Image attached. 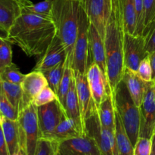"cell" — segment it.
Returning a JSON list of instances; mask_svg holds the SVG:
<instances>
[{
    "mask_svg": "<svg viewBox=\"0 0 155 155\" xmlns=\"http://www.w3.org/2000/svg\"><path fill=\"white\" fill-rule=\"evenodd\" d=\"M51 16L22 12L5 37L29 57H42L55 37Z\"/></svg>",
    "mask_w": 155,
    "mask_h": 155,
    "instance_id": "1",
    "label": "cell"
},
{
    "mask_svg": "<svg viewBox=\"0 0 155 155\" xmlns=\"http://www.w3.org/2000/svg\"><path fill=\"white\" fill-rule=\"evenodd\" d=\"M125 28L119 0H110L104 35L107 61V80L110 90H114L122 80L124 70Z\"/></svg>",
    "mask_w": 155,
    "mask_h": 155,
    "instance_id": "2",
    "label": "cell"
},
{
    "mask_svg": "<svg viewBox=\"0 0 155 155\" xmlns=\"http://www.w3.org/2000/svg\"><path fill=\"white\" fill-rule=\"evenodd\" d=\"M80 0H52L51 18L57 35L64 45L67 58L72 63L73 51L78 33Z\"/></svg>",
    "mask_w": 155,
    "mask_h": 155,
    "instance_id": "3",
    "label": "cell"
},
{
    "mask_svg": "<svg viewBox=\"0 0 155 155\" xmlns=\"http://www.w3.org/2000/svg\"><path fill=\"white\" fill-rule=\"evenodd\" d=\"M114 104L120 117L126 132L134 146L139 138L140 110L135 104L124 80H121L112 91Z\"/></svg>",
    "mask_w": 155,
    "mask_h": 155,
    "instance_id": "4",
    "label": "cell"
},
{
    "mask_svg": "<svg viewBox=\"0 0 155 155\" xmlns=\"http://www.w3.org/2000/svg\"><path fill=\"white\" fill-rule=\"evenodd\" d=\"M89 25L90 21L82 2L79 9L78 33L74 45L71 63V67L74 72H80L86 74L88 68L92 63L89 52Z\"/></svg>",
    "mask_w": 155,
    "mask_h": 155,
    "instance_id": "5",
    "label": "cell"
},
{
    "mask_svg": "<svg viewBox=\"0 0 155 155\" xmlns=\"http://www.w3.org/2000/svg\"><path fill=\"white\" fill-rule=\"evenodd\" d=\"M17 121L19 127L20 147L24 148L27 155H34L40 138L37 107L32 103L21 110Z\"/></svg>",
    "mask_w": 155,
    "mask_h": 155,
    "instance_id": "6",
    "label": "cell"
},
{
    "mask_svg": "<svg viewBox=\"0 0 155 155\" xmlns=\"http://www.w3.org/2000/svg\"><path fill=\"white\" fill-rule=\"evenodd\" d=\"M85 133L96 142L102 155H118L114 130L104 128L100 123L98 111L85 121Z\"/></svg>",
    "mask_w": 155,
    "mask_h": 155,
    "instance_id": "7",
    "label": "cell"
},
{
    "mask_svg": "<svg viewBox=\"0 0 155 155\" xmlns=\"http://www.w3.org/2000/svg\"><path fill=\"white\" fill-rule=\"evenodd\" d=\"M37 116L40 138L48 139L66 114L60 101L55 100L37 107Z\"/></svg>",
    "mask_w": 155,
    "mask_h": 155,
    "instance_id": "8",
    "label": "cell"
},
{
    "mask_svg": "<svg viewBox=\"0 0 155 155\" xmlns=\"http://www.w3.org/2000/svg\"><path fill=\"white\" fill-rule=\"evenodd\" d=\"M140 110L139 137L151 139L155 131V82L147 83L146 91Z\"/></svg>",
    "mask_w": 155,
    "mask_h": 155,
    "instance_id": "9",
    "label": "cell"
},
{
    "mask_svg": "<svg viewBox=\"0 0 155 155\" xmlns=\"http://www.w3.org/2000/svg\"><path fill=\"white\" fill-rule=\"evenodd\" d=\"M149 54L145 48L143 36L125 33L124 38V67L137 72L139 64Z\"/></svg>",
    "mask_w": 155,
    "mask_h": 155,
    "instance_id": "10",
    "label": "cell"
},
{
    "mask_svg": "<svg viewBox=\"0 0 155 155\" xmlns=\"http://www.w3.org/2000/svg\"><path fill=\"white\" fill-rule=\"evenodd\" d=\"M56 155H102L92 137L83 136L58 142Z\"/></svg>",
    "mask_w": 155,
    "mask_h": 155,
    "instance_id": "11",
    "label": "cell"
},
{
    "mask_svg": "<svg viewBox=\"0 0 155 155\" xmlns=\"http://www.w3.org/2000/svg\"><path fill=\"white\" fill-rule=\"evenodd\" d=\"M74 77L80 113L84 125L85 121L96 113L97 107L91 94L86 74L80 72H74Z\"/></svg>",
    "mask_w": 155,
    "mask_h": 155,
    "instance_id": "12",
    "label": "cell"
},
{
    "mask_svg": "<svg viewBox=\"0 0 155 155\" xmlns=\"http://www.w3.org/2000/svg\"><path fill=\"white\" fill-rule=\"evenodd\" d=\"M88 83L92 98L98 107L107 94H111L108 81L97 64L92 61L88 68Z\"/></svg>",
    "mask_w": 155,
    "mask_h": 155,
    "instance_id": "13",
    "label": "cell"
},
{
    "mask_svg": "<svg viewBox=\"0 0 155 155\" xmlns=\"http://www.w3.org/2000/svg\"><path fill=\"white\" fill-rule=\"evenodd\" d=\"M21 86L23 91V97L20 111L32 104L36 95L45 86H48V84L42 72L33 71L30 74H26Z\"/></svg>",
    "mask_w": 155,
    "mask_h": 155,
    "instance_id": "14",
    "label": "cell"
},
{
    "mask_svg": "<svg viewBox=\"0 0 155 155\" xmlns=\"http://www.w3.org/2000/svg\"><path fill=\"white\" fill-rule=\"evenodd\" d=\"M30 0H0V33L5 36Z\"/></svg>",
    "mask_w": 155,
    "mask_h": 155,
    "instance_id": "15",
    "label": "cell"
},
{
    "mask_svg": "<svg viewBox=\"0 0 155 155\" xmlns=\"http://www.w3.org/2000/svg\"><path fill=\"white\" fill-rule=\"evenodd\" d=\"M67 58V51L64 45L56 35L51 43L47 48L45 54L39 58L34 71L44 72L64 62Z\"/></svg>",
    "mask_w": 155,
    "mask_h": 155,
    "instance_id": "16",
    "label": "cell"
},
{
    "mask_svg": "<svg viewBox=\"0 0 155 155\" xmlns=\"http://www.w3.org/2000/svg\"><path fill=\"white\" fill-rule=\"evenodd\" d=\"M89 39L91 61L98 64L106 78L107 79V61L104 40L97 30L96 27L91 23L89 30Z\"/></svg>",
    "mask_w": 155,
    "mask_h": 155,
    "instance_id": "17",
    "label": "cell"
},
{
    "mask_svg": "<svg viewBox=\"0 0 155 155\" xmlns=\"http://www.w3.org/2000/svg\"><path fill=\"white\" fill-rule=\"evenodd\" d=\"M122 80L127 85L129 92L135 104L139 107L145 96L148 82L142 80L137 72L127 68L124 70Z\"/></svg>",
    "mask_w": 155,
    "mask_h": 155,
    "instance_id": "18",
    "label": "cell"
},
{
    "mask_svg": "<svg viewBox=\"0 0 155 155\" xmlns=\"http://www.w3.org/2000/svg\"><path fill=\"white\" fill-rule=\"evenodd\" d=\"M64 109L65 114L69 119L72 120L75 122L77 127L81 130L83 134L86 136L85 133V128L83 125V120H82L81 113H80V104H79L78 97H77V89H76L75 77L72 82L71 88L67 94L66 98H65L64 104Z\"/></svg>",
    "mask_w": 155,
    "mask_h": 155,
    "instance_id": "19",
    "label": "cell"
},
{
    "mask_svg": "<svg viewBox=\"0 0 155 155\" xmlns=\"http://www.w3.org/2000/svg\"><path fill=\"white\" fill-rule=\"evenodd\" d=\"M0 126L8 148L9 155L15 154L20 147L19 127L17 120L0 116Z\"/></svg>",
    "mask_w": 155,
    "mask_h": 155,
    "instance_id": "20",
    "label": "cell"
},
{
    "mask_svg": "<svg viewBox=\"0 0 155 155\" xmlns=\"http://www.w3.org/2000/svg\"><path fill=\"white\" fill-rule=\"evenodd\" d=\"M85 136L77 124L67 116L64 117L48 139L59 142L73 138Z\"/></svg>",
    "mask_w": 155,
    "mask_h": 155,
    "instance_id": "21",
    "label": "cell"
},
{
    "mask_svg": "<svg viewBox=\"0 0 155 155\" xmlns=\"http://www.w3.org/2000/svg\"><path fill=\"white\" fill-rule=\"evenodd\" d=\"M115 139L118 155H133L134 146L132 144L120 117L115 109Z\"/></svg>",
    "mask_w": 155,
    "mask_h": 155,
    "instance_id": "22",
    "label": "cell"
},
{
    "mask_svg": "<svg viewBox=\"0 0 155 155\" xmlns=\"http://www.w3.org/2000/svg\"><path fill=\"white\" fill-rule=\"evenodd\" d=\"M97 111L101 126L104 128L115 130V107L112 93L106 95L97 107Z\"/></svg>",
    "mask_w": 155,
    "mask_h": 155,
    "instance_id": "23",
    "label": "cell"
},
{
    "mask_svg": "<svg viewBox=\"0 0 155 155\" xmlns=\"http://www.w3.org/2000/svg\"><path fill=\"white\" fill-rule=\"evenodd\" d=\"M124 20L125 32L134 34L136 29V14L135 0H119Z\"/></svg>",
    "mask_w": 155,
    "mask_h": 155,
    "instance_id": "24",
    "label": "cell"
},
{
    "mask_svg": "<svg viewBox=\"0 0 155 155\" xmlns=\"http://www.w3.org/2000/svg\"><path fill=\"white\" fill-rule=\"evenodd\" d=\"M74 79V71L71 67V61L68 58L65 59L64 61V69L63 75H62L61 80L60 82V85L58 91V101L63 106L64 104L65 98H66L67 94L71 88L72 82Z\"/></svg>",
    "mask_w": 155,
    "mask_h": 155,
    "instance_id": "25",
    "label": "cell"
},
{
    "mask_svg": "<svg viewBox=\"0 0 155 155\" xmlns=\"http://www.w3.org/2000/svg\"><path fill=\"white\" fill-rule=\"evenodd\" d=\"M0 84L9 101L19 112L23 97V91L21 84H15L2 80H0Z\"/></svg>",
    "mask_w": 155,
    "mask_h": 155,
    "instance_id": "26",
    "label": "cell"
},
{
    "mask_svg": "<svg viewBox=\"0 0 155 155\" xmlns=\"http://www.w3.org/2000/svg\"><path fill=\"white\" fill-rule=\"evenodd\" d=\"M64 61L61 62L48 71L42 72V74L46 78L48 86L56 94L58 93V91L59 85H60V82L61 80L62 75H63L64 69Z\"/></svg>",
    "mask_w": 155,
    "mask_h": 155,
    "instance_id": "27",
    "label": "cell"
},
{
    "mask_svg": "<svg viewBox=\"0 0 155 155\" xmlns=\"http://www.w3.org/2000/svg\"><path fill=\"white\" fill-rule=\"evenodd\" d=\"M25 75L21 73L16 64H12L5 67L0 71V80L15 84H21Z\"/></svg>",
    "mask_w": 155,
    "mask_h": 155,
    "instance_id": "28",
    "label": "cell"
},
{
    "mask_svg": "<svg viewBox=\"0 0 155 155\" xmlns=\"http://www.w3.org/2000/svg\"><path fill=\"white\" fill-rule=\"evenodd\" d=\"M19 112L9 101L0 84V116L17 120Z\"/></svg>",
    "mask_w": 155,
    "mask_h": 155,
    "instance_id": "29",
    "label": "cell"
},
{
    "mask_svg": "<svg viewBox=\"0 0 155 155\" xmlns=\"http://www.w3.org/2000/svg\"><path fill=\"white\" fill-rule=\"evenodd\" d=\"M11 44L4 36L0 35V71L13 63Z\"/></svg>",
    "mask_w": 155,
    "mask_h": 155,
    "instance_id": "30",
    "label": "cell"
},
{
    "mask_svg": "<svg viewBox=\"0 0 155 155\" xmlns=\"http://www.w3.org/2000/svg\"><path fill=\"white\" fill-rule=\"evenodd\" d=\"M51 9H52V0H44L36 4L32 2L31 4L24 6L22 12L51 16Z\"/></svg>",
    "mask_w": 155,
    "mask_h": 155,
    "instance_id": "31",
    "label": "cell"
},
{
    "mask_svg": "<svg viewBox=\"0 0 155 155\" xmlns=\"http://www.w3.org/2000/svg\"><path fill=\"white\" fill-rule=\"evenodd\" d=\"M58 142L46 138H39L34 155H56Z\"/></svg>",
    "mask_w": 155,
    "mask_h": 155,
    "instance_id": "32",
    "label": "cell"
},
{
    "mask_svg": "<svg viewBox=\"0 0 155 155\" xmlns=\"http://www.w3.org/2000/svg\"><path fill=\"white\" fill-rule=\"evenodd\" d=\"M55 100H58V95L48 86L42 89L34 98L33 104L36 107L44 105Z\"/></svg>",
    "mask_w": 155,
    "mask_h": 155,
    "instance_id": "33",
    "label": "cell"
},
{
    "mask_svg": "<svg viewBox=\"0 0 155 155\" xmlns=\"http://www.w3.org/2000/svg\"><path fill=\"white\" fill-rule=\"evenodd\" d=\"M144 31L142 36L145 34L150 26L155 23V0H144Z\"/></svg>",
    "mask_w": 155,
    "mask_h": 155,
    "instance_id": "34",
    "label": "cell"
},
{
    "mask_svg": "<svg viewBox=\"0 0 155 155\" xmlns=\"http://www.w3.org/2000/svg\"><path fill=\"white\" fill-rule=\"evenodd\" d=\"M136 14V29L134 35L142 36L144 31V0H135Z\"/></svg>",
    "mask_w": 155,
    "mask_h": 155,
    "instance_id": "35",
    "label": "cell"
},
{
    "mask_svg": "<svg viewBox=\"0 0 155 155\" xmlns=\"http://www.w3.org/2000/svg\"><path fill=\"white\" fill-rule=\"evenodd\" d=\"M137 73L140 78L144 81H152V68H151L149 55L143 59L139 64Z\"/></svg>",
    "mask_w": 155,
    "mask_h": 155,
    "instance_id": "36",
    "label": "cell"
},
{
    "mask_svg": "<svg viewBox=\"0 0 155 155\" xmlns=\"http://www.w3.org/2000/svg\"><path fill=\"white\" fill-rule=\"evenodd\" d=\"M151 150V139L139 137L134 145L133 155H150Z\"/></svg>",
    "mask_w": 155,
    "mask_h": 155,
    "instance_id": "37",
    "label": "cell"
},
{
    "mask_svg": "<svg viewBox=\"0 0 155 155\" xmlns=\"http://www.w3.org/2000/svg\"><path fill=\"white\" fill-rule=\"evenodd\" d=\"M143 36L145 39L146 51L149 54H151L155 51V23L150 26Z\"/></svg>",
    "mask_w": 155,
    "mask_h": 155,
    "instance_id": "38",
    "label": "cell"
},
{
    "mask_svg": "<svg viewBox=\"0 0 155 155\" xmlns=\"http://www.w3.org/2000/svg\"><path fill=\"white\" fill-rule=\"evenodd\" d=\"M0 155H9L7 143L3 135L2 130L0 126Z\"/></svg>",
    "mask_w": 155,
    "mask_h": 155,
    "instance_id": "39",
    "label": "cell"
},
{
    "mask_svg": "<svg viewBox=\"0 0 155 155\" xmlns=\"http://www.w3.org/2000/svg\"><path fill=\"white\" fill-rule=\"evenodd\" d=\"M149 58L152 68V80L155 82V51L149 54Z\"/></svg>",
    "mask_w": 155,
    "mask_h": 155,
    "instance_id": "40",
    "label": "cell"
},
{
    "mask_svg": "<svg viewBox=\"0 0 155 155\" xmlns=\"http://www.w3.org/2000/svg\"><path fill=\"white\" fill-rule=\"evenodd\" d=\"M150 155H155V133L151 137V150Z\"/></svg>",
    "mask_w": 155,
    "mask_h": 155,
    "instance_id": "41",
    "label": "cell"
},
{
    "mask_svg": "<svg viewBox=\"0 0 155 155\" xmlns=\"http://www.w3.org/2000/svg\"><path fill=\"white\" fill-rule=\"evenodd\" d=\"M12 155H27V154H26V152L24 150V148H22L21 147H19L18 151Z\"/></svg>",
    "mask_w": 155,
    "mask_h": 155,
    "instance_id": "42",
    "label": "cell"
},
{
    "mask_svg": "<svg viewBox=\"0 0 155 155\" xmlns=\"http://www.w3.org/2000/svg\"><path fill=\"white\" fill-rule=\"evenodd\" d=\"M80 1H82V2H83V1H84V0H80Z\"/></svg>",
    "mask_w": 155,
    "mask_h": 155,
    "instance_id": "43",
    "label": "cell"
},
{
    "mask_svg": "<svg viewBox=\"0 0 155 155\" xmlns=\"http://www.w3.org/2000/svg\"><path fill=\"white\" fill-rule=\"evenodd\" d=\"M154 133H155V131H154Z\"/></svg>",
    "mask_w": 155,
    "mask_h": 155,
    "instance_id": "44",
    "label": "cell"
}]
</instances>
